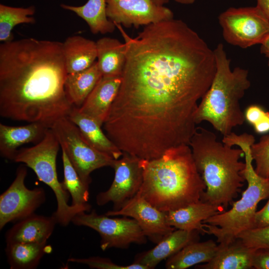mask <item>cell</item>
<instances>
[{
  "label": "cell",
  "instance_id": "d6a6232c",
  "mask_svg": "<svg viewBox=\"0 0 269 269\" xmlns=\"http://www.w3.org/2000/svg\"><path fill=\"white\" fill-rule=\"evenodd\" d=\"M247 247L269 249V226L244 231L238 237Z\"/></svg>",
  "mask_w": 269,
  "mask_h": 269
},
{
  "label": "cell",
  "instance_id": "5bb4252c",
  "mask_svg": "<svg viewBox=\"0 0 269 269\" xmlns=\"http://www.w3.org/2000/svg\"><path fill=\"white\" fill-rule=\"evenodd\" d=\"M105 215H122L134 219L146 237L155 244H157L175 229L168 223L166 212L154 207L138 192L119 210L109 211Z\"/></svg>",
  "mask_w": 269,
  "mask_h": 269
},
{
  "label": "cell",
  "instance_id": "3957f363",
  "mask_svg": "<svg viewBox=\"0 0 269 269\" xmlns=\"http://www.w3.org/2000/svg\"><path fill=\"white\" fill-rule=\"evenodd\" d=\"M140 163L143 180L138 192L162 212L198 202L205 190L189 145L171 147L159 157Z\"/></svg>",
  "mask_w": 269,
  "mask_h": 269
},
{
  "label": "cell",
  "instance_id": "8fae6325",
  "mask_svg": "<svg viewBox=\"0 0 269 269\" xmlns=\"http://www.w3.org/2000/svg\"><path fill=\"white\" fill-rule=\"evenodd\" d=\"M27 173L26 167L20 165L14 180L0 196V230L9 222L34 214L45 201V192L42 188L29 189L25 186Z\"/></svg>",
  "mask_w": 269,
  "mask_h": 269
},
{
  "label": "cell",
  "instance_id": "e575fe53",
  "mask_svg": "<svg viewBox=\"0 0 269 269\" xmlns=\"http://www.w3.org/2000/svg\"><path fill=\"white\" fill-rule=\"evenodd\" d=\"M268 226H269V197L266 205L261 210L256 211L254 218V228Z\"/></svg>",
  "mask_w": 269,
  "mask_h": 269
},
{
  "label": "cell",
  "instance_id": "4dcf8cb0",
  "mask_svg": "<svg viewBox=\"0 0 269 269\" xmlns=\"http://www.w3.org/2000/svg\"><path fill=\"white\" fill-rule=\"evenodd\" d=\"M68 261L86 265L91 268L98 269H147L144 266L134 263L127 266L119 265L109 259L100 257L88 258H70Z\"/></svg>",
  "mask_w": 269,
  "mask_h": 269
},
{
  "label": "cell",
  "instance_id": "ba28073f",
  "mask_svg": "<svg viewBox=\"0 0 269 269\" xmlns=\"http://www.w3.org/2000/svg\"><path fill=\"white\" fill-rule=\"evenodd\" d=\"M72 165L87 185L91 173L105 166L112 167L115 159L92 147L85 139L77 126L67 117L55 122L51 128Z\"/></svg>",
  "mask_w": 269,
  "mask_h": 269
},
{
  "label": "cell",
  "instance_id": "d4e9b609",
  "mask_svg": "<svg viewBox=\"0 0 269 269\" xmlns=\"http://www.w3.org/2000/svg\"><path fill=\"white\" fill-rule=\"evenodd\" d=\"M219 245L212 240L192 242L168 258L165 263L167 269H186L210 261L215 256Z\"/></svg>",
  "mask_w": 269,
  "mask_h": 269
},
{
  "label": "cell",
  "instance_id": "9a60e30c",
  "mask_svg": "<svg viewBox=\"0 0 269 269\" xmlns=\"http://www.w3.org/2000/svg\"><path fill=\"white\" fill-rule=\"evenodd\" d=\"M57 221L53 215L35 213L18 221L5 234L6 244L15 243H44L52 235Z\"/></svg>",
  "mask_w": 269,
  "mask_h": 269
},
{
  "label": "cell",
  "instance_id": "30bf717a",
  "mask_svg": "<svg viewBox=\"0 0 269 269\" xmlns=\"http://www.w3.org/2000/svg\"><path fill=\"white\" fill-rule=\"evenodd\" d=\"M71 222L98 232L101 237L100 247L103 251L112 248L126 249L131 244H143L146 242L147 237L133 218H111L106 215L98 214L93 210L89 213H78Z\"/></svg>",
  "mask_w": 269,
  "mask_h": 269
},
{
  "label": "cell",
  "instance_id": "74e56055",
  "mask_svg": "<svg viewBox=\"0 0 269 269\" xmlns=\"http://www.w3.org/2000/svg\"><path fill=\"white\" fill-rule=\"evenodd\" d=\"M176 2L184 4H190L193 3L196 0H174Z\"/></svg>",
  "mask_w": 269,
  "mask_h": 269
},
{
  "label": "cell",
  "instance_id": "836d02e7",
  "mask_svg": "<svg viewBox=\"0 0 269 269\" xmlns=\"http://www.w3.org/2000/svg\"><path fill=\"white\" fill-rule=\"evenodd\" d=\"M252 264L253 269H269V249H255Z\"/></svg>",
  "mask_w": 269,
  "mask_h": 269
},
{
  "label": "cell",
  "instance_id": "52a82bcc",
  "mask_svg": "<svg viewBox=\"0 0 269 269\" xmlns=\"http://www.w3.org/2000/svg\"><path fill=\"white\" fill-rule=\"evenodd\" d=\"M60 146L51 129H48L39 142L30 147L18 150L13 161L22 163L30 168L38 179L48 185L54 192L57 209L52 215L57 224L66 226L79 212H87L80 207L68 204L69 193L59 182L56 170V158Z\"/></svg>",
  "mask_w": 269,
  "mask_h": 269
},
{
  "label": "cell",
  "instance_id": "ab89813d",
  "mask_svg": "<svg viewBox=\"0 0 269 269\" xmlns=\"http://www.w3.org/2000/svg\"></svg>",
  "mask_w": 269,
  "mask_h": 269
},
{
  "label": "cell",
  "instance_id": "603a6c76",
  "mask_svg": "<svg viewBox=\"0 0 269 269\" xmlns=\"http://www.w3.org/2000/svg\"><path fill=\"white\" fill-rule=\"evenodd\" d=\"M102 77L97 61L86 69L67 74L64 88L70 104L80 108Z\"/></svg>",
  "mask_w": 269,
  "mask_h": 269
},
{
  "label": "cell",
  "instance_id": "f546056e",
  "mask_svg": "<svg viewBox=\"0 0 269 269\" xmlns=\"http://www.w3.org/2000/svg\"><path fill=\"white\" fill-rule=\"evenodd\" d=\"M253 161L256 164L255 170L260 176L269 177V134L263 135L257 142L251 147Z\"/></svg>",
  "mask_w": 269,
  "mask_h": 269
},
{
  "label": "cell",
  "instance_id": "9c48e42d",
  "mask_svg": "<svg viewBox=\"0 0 269 269\" xmlns=\"http://www.w3.org/2000/svg\"><path fill=\"white\" fill-rule=\"evenodd\" d=\"M218 20L224 40L233 46L247 48L261 45L269 36V18L257 5L230 7Z\"/></svg>",
  "mask_w": 269,
  "mask_h": 269
},
{
  "label": "cell",
  "instance_id": "cb8c5ba5",
  "mask_svg": "<svg viewBox=\"0 0 269 269\" xmlns=\"http://www.w3.org/2000/svg\"><path fill=\"white\" fill-rule=\"evenodd\" d=\"M98 67L102 76L121 77L126 61L124 43L110 37L96 42Z\"/></svg>",
  "mask_w": 269,
  "mask_h": 269
},
{
  "label": "cell",
  "instance_id": "f1b7e54d",
  "mask_svg": "<svg viewBox=\"0 0 269 269\" xmlns=\"http://www.w3.org/2000/svg\"><path fill=\"white\" fill-rule=\"evenodd\" d=\"M35 12L34 6L17 7L0 4V41L2 43L13 40L12 30L19 24L35 22L33 17Z\"/></svg>",
  "mask_w": 269,
  "mask_h": 269
},
{
  "label": "cell",
  "instance_id": "5b68a950",
  "mask_svg": "<svg viewBox=\"0 0 269 269\" xmlns=\"http://www.w3.org/2000/svg\"><path fill=\"white\" fill-rule=\"evenodd\" d=\"M213 50L215 74L209 89L198 104L194 121L196 125L206 121L226 136L245 121L240 100L250 88L251 82L248 70L239 67L231 69V60L222 44H218Z\"/></svg>",
  "mask_w": 269,
  "mask_h": 269
},
{
  "label": "cell",
  "instance_id": "8992f818",
  "mask_svg": "<svg viewBox=\"0 0 269 269\" xmlns=\"http://www.w3.org/2000/svg\"><path fill=\"white\" fill-rule=\"evenodd\" d=\"M253 137L244 135L236 142L245 157V167L242 173L248 183L241 198L232 204L228 211L217 214L203 222L205 233L212 235L219 244L228 245L238 239L241 233L254 228V218L259 203L269 197V178L256 172L253 165L251 147Z\"/></svg>",
  "mask_w": 269,
  "mask_h": 269
},
{
  "label": "cell",
  "instance_id": "ffe728a7",
  "mask_svg": "<svg viewBox=\"0 0 269 269\" xmlns=\"http://www.w3.org/2000/svg\"><path fill=\"white\" fill-rule=\"evenodd\" d=\"M67 117L77 126L85 139L92 147L115 159L122 157L123 152L103 132L102 126L94 119L81 113L75 107Z\"/></svg>",
  "mask_w": 269,
  "mask_h": 269
},
{
  "label": "cell",
  "instance_id": "f35d334b",
  "mask_svg": "<svg viewBox=\"0 0 269 269\" xmlns=\"http://www.w3.org/2000/svg\"><path fill=\"white\" fill-rule=\"evenodd\" d=\"M156 4L159 6H163L165 3L168 2L169 0H152Z\"/></svg>",
  "mask_w": 269,
  "mask_h": 269
},
{
  "label": "cell",
  "instance_id": "d590c367",
  "mask_svg": "<svg viewBox=\"0 0 269 269\" xmlns=\"http://www.w3.org/2000/svg\"><path fill=\"white\" fill-rule=\"evenodd\" d=\"M260 51L268 59V65L269 67V36L261 44Z\"/></svg>",
  "mask_w": 269,
  "mask_h": 269
},
{
  "label": "cell",
  "instance_id": "d6986e66",
  "mask_svg": "<svg viewBox=\"0 0 269 269\" xmlns=\"http://www.w3.org/2000/svg\"><path fill=\"white\" fill-rule=\"evenodd\" d=\"M48 129L37 123H30L21 126H11L0 123V155L13 160L19 146L31 142L35 144L39 142Z\"/></svg>",
  "mask_w": 269,
  "mask_h": 269
},
{
  "label": "cell",
  "instance_id": "6da1fadb",
  "mask_svg": "<svg viewBox=\"0 0 269 269\" xmlns=\"http://www.w3.org/2000/svg\"><path fill=\"white\" fill-rule=\"evenodd\" d=\"M116 26L126 61L108 120L124 136L145 146L189 141L196 129L198 102L215 74L214 50L180 19L145 26L134 38Z\"/></svg>",
  "mask_w": 269,
  "mask_h": 269
},
{
  "label": "cell",
  "instance_id": "e0dca14e",
  "mask_svg": "<svg viewBox=\"0 0 269 269\" xmlns=\"http://www.w3.org/2000/svg\"><path fill=\"white\" fill-rule=\"evenodd\" d=\"M199 234L197 231L174 230L153 248L137 255L134 263L142 265L147 269H154L160 262L175 254L187 245L198 241Z\"/></svg>",
  "mask_w": 269,
  "mask_h": 269
},
{
  "label": "cell",
  "instance_id": "484cf974",
  "mask_svg": "<svg viewBox=\"0 0 269 269\" xmlns=\"http://www.w3.org/2000/svg\"><path fill=\"white\" fill-rule=\"evenodd\" d=\"M5 253L11 269H33L45 254L52 251L44 243H15L6 244Z\"/></svg>",
  "mask_w": 269,
  "mask_h": 269
},
{
  "label": "cell",
  "instance_id": "277c9868",
  "mask_svg": "<svg viewBox=\"0 0 269 269\" xmlns=\"http://www.w3.org/2000/svg\"><path fill=\"white\" fill-rule=\"evenodd\" d=\"M189 145L206 186L200 200L226 209L245 181L242 172L246 164L240 160L243 150L218 141L214 133L202 127L196 128Z\"/></svg>",
  "mask_w": 269,
  "mask_h": 269
},
{
  "label": "cell",
  "instance_id": "44dd1931",
  "mask_svg": "<svg viewBox=\"0 0 269 269\" xmlns=\"http://www.w3.org/2000/svg\"><path fill=\"white\" fill-rule=\"evenodd\" d=\"M215 256L209 262L197 265L198 269H250L255 249L246 246L238 238L228 244H219Z\"/></svg>",
  "mask_w": 269,
  "mask_h": 269
},
{
  "label": "cell",
  "instance_id": "2e32d148",
  "mask_svg": "<svg viewBox=\"0 0 269 269\" xmlns=\"http://www.w3.org/2000/svg\"><path fill=\"white\" fill-rule=\"evenodd\" d=\"M121 81V77L102 76L79 110L102 126L118 94Z\"/></svg>",
  "mask_w": 269,
  "mask_h": 269
},
{
  "label": "cell",
  "instance_id": "7a4b0ae2",
  "mask_svg": "<svg viewBox=\"0 0 269 269\" xmlns=\"http://www.w3.org/2000/svg\"><path fill=\"white\" fill-rule=\"evenodd\" d=\"M63 42L25 38L0 45V116L50 129L73 106Z\"/></svg>",
  "mask_w": 269,
  "mask_h": 269
},
{
  "label": "cell",
  "instance_id": "83f0119b",
  "mask_svg": "<svg viewBox=\"0 0 269 269\" xmlns=\"http://www.w3.org/2000/svg\"><path fill=\"white\" fill-rule=\"evenodd\" d=\"M62 159L64 170V179L61 182L65 190L72 197V204L90 211L91 206L88 203L89 186L85 184L72 165L66 152L62 149Z\"/></svg>",
  "mask_w": 269,
  "mask_h": 269
},
{
  "label": "cell",
  "instance_id": "7c38bea8",
  "mask_svg": "<svg viewBox=\"0 0 269 269\" xmlns=\"http://www.w3.org/2000/svg\"><path fill=\"white\" fill-rule=\"evenodd\" d=\"M140 161V158L126 152L115 159L112 166L115 170L113 181L107 190L97 195V205L102 206L111 202L113 210H118L137 193L143 180Z\"/></svg>",
  "mask_w": 269,
  "mask_h": 269
},
{
  "label": "cell",
  "instance_id": "ac0fdd59",
  "mask_svg": "<svg viewBox=\"0 0 269 269\" xmlns=\"http://www.w3.org/2000/svg\"><path fill=\"white\" fill-rule=\"evenodd\" d=\"M225 211L220 205L200 200L175 210L166 212L167 221L175 229L188 231H197L205 234L203 222L209 218Z\"/></svg>",
  "mask_w": 269,
  "mask_h": 269
},
{
  "label": "cell",
  "instance_id": "1f68e13d",
  "mask_svg": "<svg viewBox=\"0 0 269 269\" xmlns=\"http://www.w3.org/2000/svg\"><path fill=\"white\" fill-rule=\"evenodd\" d=\"M245 120L252 125L255 131L259 134L269 132V112L256 105L248 107L245 113Z\"/></svg>",
  "mask_w": 269,
  "mask_h": 269
},
{
  "label": "cell",
  "instance_id": "4316f807",
  "mask_svg": "<svg viewBox=\"0 0 269 269\" xmlns=\"http://www.w3.org/2000/svg\"><path fill=\"white\" fill-rule=\"evenodd\" d=\"M106 6V0H88L80 6L61 4L63 9L71 11L82 18L94 34L112 33L115 30L116 25L107 16Z\"/></svg>",
  "mask_w": 269,
  "mask_h": 269
},
{
  "label": "cell",
  "instance_id": "8d00e7d4",
  "mask_svg": "<svg viewBox=\"0 0 269 269\" xmlns=\"http://www.w3.org/2000/svg\"><path fill=\"white\" fill-rule=\"evenodd\" d=\"M257 5L269 18V0H257Z\"/></svg>",
  "mask_w": 269,
  "mask_h": 269
},
{
  "label": "cell",
  "instance_id": "4fadbf2b",
  "mask_svg": "<svg viewBox=\"0 0 269 269\" xmlns=\"http://www.w3.org/2000/svg\"><path fill=\"white\" fill-rule=\"evenodd\" d=\"M106 14L115 25L137 28L173 18L169 8L152 0H106Z\"/></svg>",
  "mask_w": 269,
  "mask_h": 269
},
{
  "label": "cell",
  "instance_id": "7402d4cb",
  "mask_svg": "<svg viewBox=\"0 0 269 269\" xmlns=\"http://www.w3.org/2000/svg\"><path fill=\"white\" fill-rule=\"evenodd\" d=\"M63 49L68 74L88 68L97 57L96 42L80 35L67 37Z\"/></svg>",
  "mask_w": 269,
  "mask_h": 269
}]
</instances>
